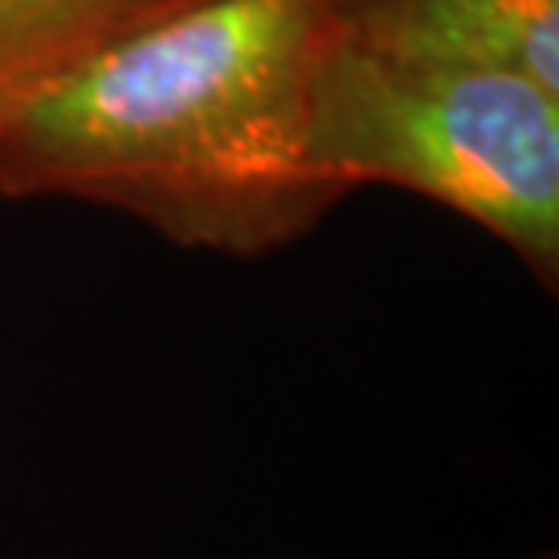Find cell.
Here are the masks:
<instances>
[{"label": "cell", "instance_id": "obj_3", "mask_svg": "<svg viewBox=\"0 0 559 559\" xmlns=\"http://www.w3.org/2000/svg\"><path fill=\"white\" fill-rule=\"evenodd\" d=\"M334 33L385 59L516 73L559 95V0H334Z\"/></svg>", "mask_w": 559, "mask_h": 559}, {"label": "cell", "instance_id": "obj_4", "mask_svg": "<svg viewBox=\"0 0 559 559\" xmlns=\"http://www.w3.org/2000/svg\"><path fill=\"white\" fill-rule=\"evenodd\" d=\"M193 0H0V135L62 76Z\"/></svg>", "mask_w": 559, "mask_h": 559}, {"label": "cell", "instance_id": "obj_1", "mask_svg": "<svg viewBox=\"0 0 559 559\" xmlns=\"http://www.w3.org/2000/svg\"><path fill=\"white\" fill-rule=\"evenodd\" d=\"M334 0H193L114 40L0 135V197H76L262 254L342 200L309 160Z\"/></svg>", "mask_w": 559, "mask_h": 559}, {"label": "cell", "instance_id": "obj_2", "mask_svg": "<svg viewBox=\"0 0 559 559\" xmlns=\"http://www.w3.org/2000/svg\"><path fill=\"white\" fill-rule=\"evenodd\" d=\"M306 150L345 197L382 182L476 222L556 287L559 95L516 73L404 62L331 33Z\"/></svg>", "mask_w": 559, "mask_h": 559}]
</instances>
